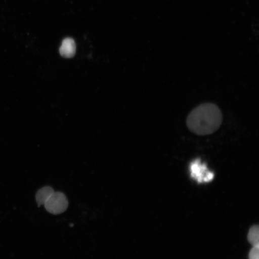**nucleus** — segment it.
Returning <instances> with one entry per match:
<instances>
[{
    "label": "nucleus",
    "mask_w": 259,
    "mask_h": 259,
    "mask_svg": "<svg viewBox=\"0 0 259 259\" xmlns=\"http://www.w3.org/2000/svg\"><path fill=\"white\" fill-rule=\"evenodd\" d=\"M223 121L221 111L213 103H204L194 109L187 118V125L193 134L206 136L220 128Z\"/></svg>",
    "instance_id": "nucleus-1"
},
{
    "label": "nucleus",
    "mask_w": 259,
    "mask_h": 259,
    "mask_svg": "<svg viewBox=\"0 0 259 259\" xmlns=\"http://www.w3.org/2000/svg\"><path fill=\"white\" fill-rule=\"evenodd\" d=\"M68 200L63 193L54 192L45 203L47 211L54 215L60 214L67 209Z\"/></svg>",
    "instance_id": "nucleus-2"
},
{
    "label": "nucleus",
    "mask_w": 259,
    "mask_h": 259,
    "mask_svg": "<svg viewBox=\"0 0 259 259\" xmlns=\"http://www.w3.org/2000/svg\"><path fill=\"white\" fill-rule=\"evenodd\" d=\"M190 170L191 176L199 183L209 182L214 177V175L208 170L206 164L199 159L190 164Z\"/></svg>",
    "instance_id": "nucleus-3"
},
{
    "label": "nucleus",
    "mask_w": 259,
    "mask_h": 259,
    "mask_svg": "<svg viewBox=\"0 0 259 259\" xmlns=\"http://www.w3.org/2000/svg\"><path fill=\"white\" fill-rule=\"evenodd\" d=\"M75 41L72 38H66L60 48L61 56L64 58H72L76 53Z\"/></svg>",
    "instance_id": "nucleus-4"
},
{
    "label": "nucleus",
    "mask_w": 259,
    "mask_h": 259,
    "mask_svg": "<svg viewBox=\"0 0 259 259\" xmlns=\"http://www.w3.org/2000/svg\"><path fill=\"white\" fill-rule=\"evenodd\" d=\"M54 193V190L53 188L49 186L44 187L38 190L36 196H35L38 206L42 205H44L45 203H46L48 199L50 198Z\"/></svg>",
    "instance_id": "nucleus-5"
},
{
    "label": "nucleus",
    "mask_w": 259,
    "mask_h": 259,
    "mask_svg": "<svg viewBox=\"0 0 259 259\" xmlns=\"http://www.w3.org/2000/svg\"><path fill=\"white\" fill-rule=\"evenodd\" d=\"M248 240L253 247H259V229L258 226H252L248 234Z\"/></svg>",
    "instance_id": "nucleus-6"
},
{
    "label": "nucleus",
    "mask_w": 259,
    "mask_h": 259,
    "mask_svg": "<svg viewBox=\"0 0 259 259\" xmlns=\"http://www.w3.org/2000/svg\"><path fill=\"white\" fill-rule=\"evenodd\" d=\"M249 259H259V247H253L249 253Z\"/></svg>",
    "instance_id": "nucleus-7"
}]
</instances>
